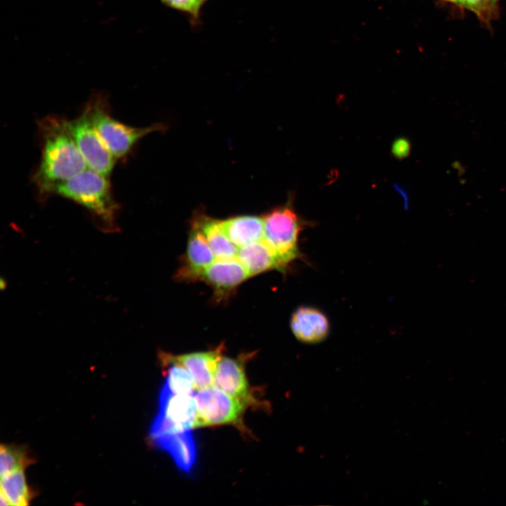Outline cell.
Listing matches in <instances>:
<instances>
[{
	"label": "cell",
	"instance_id": "obj_23",
	"mask_svg": "<svg viewBox=\"0 0 506 506\" xmlns=\"http://www.w3.org/2000/svg\"><path fill=\"white\" fill-rule=\"evenodd\" d=\"M486 1H487V3H488V5L489 8H491V10L492 12H493V9H494V7H495V6L496 1H497L498 0H486Z\"/></svg>",
	"mask_w": 506,
	"mask_h": 506
},
{
	"label": "cell",
	"instance_id": "obj_10",
	"mask_svg": "<svg viewBox=\"0 0 506 506\" xmlns=\"http://www.w3.org/2000/svg\"><path fill=\"white\" fill-rule=\"evenodd\" d=\"M290 325L294 336L304 344L320 343L330 332L327 316L312 306L302 305L296 309L291 316Z\"/></svg>",
	"mask_w": 506,
	"mask_h": 506
},
{
	"label": "cell",
	"instance_id": "obj_8",
	"mask_svg": "<svg viewBox=\"0 0 506 506\" xmlns=\"http://www.w3.org/2000/svg\"><path fill=\"white\" fill-rule=\"evenodd\" d=\"M222 348L183 355H172L162 352L160 359L181 365L192 375L195 390L212 386L218 364L222 358Z\"/></svg>",
	"mask_w": 506,
	"mask_h": 506
},
{
	"label": "cell",
	"instance_id": "obj_11",
	"mask_svg": "<svg viewBox=\"0 0 506 506\" xmlns=\"http://www.w3.org/2000/svg\"><path fill=\"white\" fill-rule=\"evenodd\" d=\"M214 259L215 256L195 219L188 240L184 265L178 276L182 280H199L202 273L215 261Z\"/></svg>",
	"mask_w": 506,
	"mask_h": 506
},
{
	"label": "cell",
	"instance_id": "obj_14",
	"mask_svg": "<svg viewBox=\"0 0 506 506\" xmlns=\"http://www.w3.org/2000/svg\"><path fill=\"white\" fill-rule=\"evenodd\" d=\"M228 238L241 247L264 239L263 218L258 216H237L220 221Z\"/></svg>",
	"mask_w": 506,
	"mask_h": 506
},
{
	"label": "cell",
	"instance_id": "obj_22",
	"mask_svg": "<svg viewBox=\"0 0 506 506\" xmlns=\"http://www.w3.org/2000/svg\"><path fill=\"white\" fill-rule=\"evenodd\" d=\"M0 505L1 506L2 505H6V506L10 505V503H9L8 500H7V498L1 493L0 495Z\"/></svg>",
	"mask_w": 506,
	"mask_h": 506
},
{
	"label": "cell",
	"instance_id": "obj_9",
	"mask_svg": "<svg viewBox=\"0 0 506 506\" xmlns=\"http://www.w3.org/2000/svg\"><path fill=\"white\" fill-rule=\"evenodd\" d=\"M249 276L238 259H217L204 270L199 280L210 285L219 299L228 295Z\"/></svg>",
	"mask_w": 506,
	"mask_h": 506
},
{
	"label": "cell",
	"instance_id": "obj_18",
	"mask_svg": "<svg viewBox=\"0 0 506 506\" xmlns=\"http://www.w3.org/2000/svg\"><path fill=\"white\" fill-rule=\"evenodd\" d=\"M167 368L164 384L175 394L193 395L194 380L190 372L183 366L174 362L160 359Z\"/></svg>",
	"mask_w": 506,
	"mask_h": 506
},
{
	"label": "cell",
	"instance_id": "obj_24",
	"mask_svg": "<svg viewBox=\"0 0 506 506\" xmlns=\"http://www.w3.org/2000/svg\"><path fill=\"white\" fill-rule=\"evenodd\" d=\"M207 1H208V0H198L199 3H200V6H201L202 7L203 5L205 4V2H207Z\"/></svg>",
	"mask_w": 506,
	"mask_h": 506
},
{
	"label": "cell",
	"instance_id": "obj_12",
	"mask_svg": "<svg viewBox=\"0 0 506 506\" xmlns=\"http://www.w3.org/2000/svg\"><path fill=\"white\" fill-rule=\"evenodd\" d=\"M246 358L223 357L219 362L214 384L229 396L248 404L253 402L245 371Z\"/></svg>",
	"mask_w": 506,
	"mask_h": 506
},
{
	"label": "cell",
	"instance_id": "obj_13",
	"mask_svg": "<svg viewBox=\"0 0 506 506\" xmlns=\"http://www.w3.org/2000/svg\"><path fill=\"white\" fill-rule=\"evenodd\" d=\"M153 441L160 449L171 455L180 470L186 473L191 471L196 459V446L191 429L162 435Z\"/></svg>",
	"mask_w": 506,
	"mask_h": 506
},
{
	"label": "cell",
	"instance_id": "obj_17",
	"mask_svg": "<svg viewBox=\"0 0 506 506\" xmlns=\"http://www.w3.org/2000/svg\"><path fill=\"white\" fill-rule=\"evenodd\" d=\"M1 493L7 498L10 505L24 506L29 504L32 494L26 482L23 470L1 476Z\"/></svg>",
	"mask_w": 506,
	"mask_h": 506
},
{
	"label": "cell",
	"instance_id": "obj_6",
	"mask_svg": "<svg viewBox=\"0 0 506 506\" xmlns=\"http://www.w3.org/2000/svg\"><path fill=\"white\" fill-rule=\"evenodd\" d=\"M196 415L193 427L216 424H238L247 405L214 387H208L193 394Z\"/></svg>",
	"mask_w": 506,
	"mask_h": 506
},
{
	"label": "cell",
	"instance_id": "obj_21",
	"mask_svg": "<svg viewBox=\"0 0 506 506\" xmlns=\"http://www.w3.org/2000/svg\"><path fill=\"white\" fill-rule=\"evenodd\" d=\"M411 150V144L405 137H398L395 139L391 147L392 156L397 160H403L409 156Z\"/></svg>",
	"mask_w": 506,
	"mask_h": 506
},
{
	"label": "cell",
	"instance_id": "obj_1",
	"mask_svg": "<svg viewBox=\"0 0 506 506\" xmlns=\"http://www.w3.org/2000/svg\"><path fill=\"white\" fill-rule=\"evenodd\" d=\"M39 126L42 154L34 181L41 191L49 193L55 185L77 176L88 167L65 119L46 117Z\"/></svg>",
	"mask_w": 506,
	"mask_h": 506
},
{
	"label": "cell",
	"instance_id": "obj_16",
	"mask_svg": "<svg viewBox=\"0 0 506 506\" xmlns=\"http://www.w3.org/2000/svg\"><path fill=\"white\" fill-rule=\"evenodd\" d=\"M207 241L216 259L237 257L238 249L222 229L220 221L206 216L196 218Z\"/></svg>",
	"mask_w": 506,
	"mask_h": 506
},
{
	"label": "cell",
	"instance_id": "obj_5",
	"mask_svg": "<svg viewBox=\"0 0 506 506\" xmlns=\"http://www.w3.org/2000/svg\"><path fill=\"white\" fill-rule=\"evenodd\" d=\"M195 415L193 395L173 393L163 384L159 396V411L150 429L151 439L191 429Z\"/></svg>",
	"mask_w": 506,
	"mask_h": 506
},
{
	"label": "cell",
	"instance_id": "obj_2",
	"mask_svg": "<svg viewBox=\"0 0 506 506\" xmlns=\"http://www.w3.org/2000/svg\"><path fill=\"white\" fill-rule=\"evenodd\" d=\"M49 193L82 205L107 228L112 229L115 226L118 205L106 176L86 168L77 176L55 185Z\"/></svg>",
	"mask_w": 506,
	"mask_h": 506
},
{
	"label": "cell",
	"instance_id": "obj_4",
	"mask_svg": "<svg viewBox=\"0 0 506 506\" xmlns=\"http://www.w3.org/2000/svg\"><path fill=\"white\" fill-rule=\"evenodd\" d=\"M107 107L105 97L95 94L85 108L101 140L115 158L128 154L134 144L145 135L162 129L160 124L142 128L126 125L112 117Z\"/></svg>",
	"mask_w": 506,
	"mask_h": 506
},
{
	"label": "cell",
	"instance_id": "obj_20",
	"mask_svg": "<svg viewBox=\"0 0 506 506\" xmlns=\"http://www.w3.org/2000/svg\"><path fill=\"white\" fill-rule=\"evenodd\" d=\"M162 3L175 11L189 16L193 25L198 22L202 6L198 0H160Z\"/></svg>",
	"mask_w": 506,
	"mask_h": 506
},
{
	"label": "cell",
	"instance_id": "obj_3",
	"mask_svg": "<svg viewBox=\"0 0 506 506\" xmlns=\"http://www.w3.org/2000/svg\"><path fill=\"white\" fill-rule=\"evenodd\" d=\"M264 240L275 255L282 272L294 261L304 257L299 246L300 233L314 223L301 217L292 199L263 217Z\"/></svg>",
	"mask_w": 506,
	"mask_h": 506
},
{
	"label": "cell",
	"instance_id": "obj_15",
	"mask_svg": "<svg viewBox=\"0 0 506 506\" xmlns=\"http://www.w3.org/2000/svg\"><path fill=\"white\" fill-rule=\"evenodd\" d=\"M237 259L250 276L272 269L282 272L275 255L264 239L240 247Z\"/></svg>",
	"mask_w": 506,
	"mask_h": 506
},
{
	"label": "cell",
	"instance_id": "obj_7",
	"mask_svg": "<svg viewBox=\"0 0 506 506\" xmlns=\"http://www.w3.org/2000/svg\"><path fill=\"white\" fill-rule=\"evenodd\" d=\"M66 124L87 167L104 176H109L116 158L99 136L87 110L85 108L78 117L66 120Z\"/></svg>",
	"mask_w": 506,
	"mask_h": 506
},
{
	"label": "cell",
	"instance_id": "obj_19",
	"mask_svg": "<svg viewBox=\"0 0 506 506\" xmlns=\"http://www.w3.org/2000/svg\"><path fill=\"white\" fill-rule=\"evenodd\" d=\"M32 462V460L28 455L27 451L22 448L4 444L1 446V476L15 471L24 470Z\"/></svg>",
	"mask_w": 506,
	"mask_h": 506
}]
</instances>
